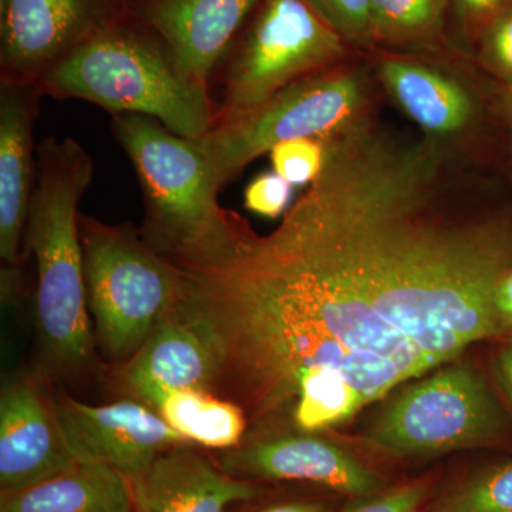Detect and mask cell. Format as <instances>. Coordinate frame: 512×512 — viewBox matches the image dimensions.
Instances as JSON below:
<instances>
[{
  "label": "cell",
  "mask_w": 512,
  "mask_h": 512,
  "mask_svg": "<svg viewBox=\"0 0 512 512\" xmlns=\"http://www.w3.org/2000/svg\"><path fill=\"white\" fill-rule=\"evenodd\" d=\"M460 225L409 158L330 151L279 227L180 268L224 346L221 387L254 423L318 433L456 356Z\"/></svg>",
  "instance_id": "6da1fadb"
},
{
  "label": "cell",
  "mask_w": 512,
  "mask_h": 512,
  "mask_svg": "<svg viewBox=\"0 0 512 512\" xmlns=\"http://www.w3.org/2000/svg\"><path fill=\"white\" fill-rule=\"evenodd\" d=\"M37 87L43 97L87 101L111 116L153 117L191 140L217 123L211 90L185 72L167 43L131 12L60 60Z\"/></svg>",
  "instance_id": "7a4b0ae2"
},
{
  "label": "cell",
  "mask_w": 512,
  "mask_h": 512,
  "mask_svg": "<svg viewBox=\"0 0 512 512\" xmlns=\"http://www.w3.org/2000/svg\"><path fill=\"white\" fill-rule=\"evenodd\" d=\"M93 174L92 157L73 138L47 137L37 147L25 256L35 259L40 342L52 365L67 373L86 369L94 353L79 227Z\"/></svg>",
  "instance_id": "3957f363"
},
{
  "label": "cell",
  "mask_w": 512,
  "mask_h": 512,
  "mask_svg": "<svg viewBox=\"0 0 512 512\" xmlns=\"http://www.w3.org/2000/svg\"><path fill=\"white\" fill-rule=\"evenodd\" d=\"M111 133L136 170L144 241L178 268L227 254L244 218L221 207L222 187L197 141L143 114H114Z\"/></svg>",
  "instance_id": "277c9868"
},
{
  "label": "cell",
  "mask_w": 512,
  "mask_h": 512,
  "mask_svg": "<svg viewBox=\"0 0 512 512\" xmlns=\"http://www.w3.org/2000/svg\"><path fill=\"white\" fill-rule=\"evenodd\" d=\"M87 306L101 350L128 362L183 291V275L130 222L106 224L80 214Z\"/></svg>",
  "instance_id": "5b68a950"
},
{
  "label": "cell",
  "mask_w": 512,
  "mask_h": 512,
  "mask_svg": "<svg viewBox=\"0 0 512 512\" xmlns=\"http://www.w3.org/2000/svg\"><path fill=\"white\" fill-rule=\"evenodd\" d=\"M348 43L305 0H261L211 79L214 127L342 64Z\"/></svg>",
  "instance_id": "8992f818"
},
{
  "label": "cell",
  "mask_w": 512,
  "mask_h": 512,
  "mask_svg": "<svg viewBox=\"0 0 512 512\" xmlns=\"http://www.w3.org/2000/svg\"><path fill=\"white\" fill-rule=\"evenodd\" d=\"M369 90L360 72L333 67L293 83L271 100L197 138L222 188L256 158L295 138H328L362 123Z\"/></svg>",
  "instance_id": "52a82bcc"
},
{
  "label": "cell",
  "mask_w": 512,
  "mask_h": 512,
  "mask_svg": "<svg viewBox=\"0 0 512 512\" xmlns=\"http://www.w3.org/2000/svg\"><path fill=\"white\" fill-rule=\"evenodd\" d=\"M505 429L503 407L474 367L457 363L404 389L369 441L392 456H427L485 446Z\"/></svg>",
  "instance_id": "ba28073f"
},
{
  "label": "cell",
  "mask_w": 512,
  "mask_h": 512,
  "mask_svg": "<svg viewBox=\"0 0 512 512\" xmlns=\"http://www.w3.org/2000/svg\"><path fill=\"white\" fill-rule=\"evenodd\" d=\"M128 12L130 0H0V83L37 84Z\"/></svg>",
  "instance_id": "9c48e42d"
},
{
  "label": "cell",
  "mask_w": 512,
  "mask_h": 512,
  "mask_svg": "<svg viewBox=\"0 0 512 512\" xmlns=\"http://www.w3.org/2000/svg\"><path fill=\"white\" fill-rule=\"evenodd\" d=\"M224 372V346L204 315L181 291L170 313L131 357L124 383L131 393L156 410L174 390L214 392Z\"/></svg>",
  "instance_id": "30bf717a"
},
{
  "label": "cell",
  "mask_w": 512,
  "mask_h": 512,
  "mask_svg": "<svg viewBox=\"0 0 512 512\" xmlns=\"http://www.w3.org/2000/svg\"><path fill=\"white\" fill-rule=\"evenodd\" d=\"M55 402L76 460L104 464L127 478L146 470L165 451L191 444L141 400L93 406L62 392Z\"/></svg>",
  "instance_id": "8fae6325"
},
{
  "label": "cell",
  "mask_w": 512,
  "mask_h": 512,
  "mask_svg": "<svg viewBox=\"0 0 512 512\" xmlns=\"http://www.w3.org/2000/svg\"><path fill=\"white\" fill-rule=\"evenodd\" d=\"M77 463L55 397L39 377H8L0 393V493L32 487Z\"/></svg>",
  "instance_id": "7c38bea8"
},
{
  "label": "cell",
  "mask_w": 512,
  "mask_h": 512,
  "mask_svg": "<svg viewBox=\"0 0 512 512\" xmlns=\"http://www.w3.org/2000/svg\"><path fill=\"white\" fill-rule=\"evenodd\" d=\"M222 470L238 478L305 481L353 498L382 493L379 474L332 441L308 431L259 437L225 450Z\"/></svg>",
  "instance_id": "4fadbf2b"
},
{
  "label": "cell",
  "mask_w": 512,
  "mask_h": 512,
  "mask_svg": "<svg viewBox=\"0 0 512 512\" xmlns=\"http://www.w3.org/2000/svg\"><path fill=\"white\" fill-rule=\"evenodd\" d=\"M37 84L0 83V258L18 266L37 184L33 130L40 114Z\"/></svg>",
  "instance_id": "5bb4252c"
},
{
  "label": "cell",
  "mask_w": 512,
  "mask_h": 512,
  "mask_svg": "<svg viewBox=\"0 0 512 512\" xmlns=\"http://www.w3.org/2000/svg\"><path fill=\"white\" fill-rule=\"evenodd\" d=\"M261 0H130V12L167 43L185 72L211 90L229 46Z\"/></svg>",
  "instance_id": "9a60e30c"
},
{
  "label": "cell",
  "mask_w": 512,
  "mask_h": 512,
  "mask_svg": "<svg viewBox=\"0 0 512 512\" xmlns=\"http://www.w3.org/2000/svg\"><path fill=\"white\" fill-rule=\"evenodd\" d=\"M128 480L133 512H225L259 494L254 484L187 446L165 451Z\"/></svg>",
  "instance_id": "2e32d148"
},
{
  "label": "cell",
  "mask_w": 512,
  "mask_h": 512,
  "mask_svg": "<svg viewBox=\"0 0 512 512\" xmlns=\"http://www.w3.org/2000/svg\"><path fill=\"white\" fill-rule=\"evenodd\" d=\"M380 76L400 109L427 133L454 136L476 119L473 96L437 70L409 60L387 59L380 64Z\"/></svg>",
  "instance_id": "e0dca14e"
},
{
  "label": "cell",
  "mask_w": 512,
  "mask_h": 512,
  "mask_svg": "<svg viewBox=\"0 0 512 512\" xmlns=\"http://www.w3.org/2000/svg\"><path fill=\"white\" fill-rule=\"evenodd\" d=\"M0 512H133L130 480L104 464L77 463L32 487L0 493Z\"/></svg>",
  "instance_id": "ac0fdd59"
},
{
  "label": "cell",
  "mask_w": 512,
  "mask_h": 512,
  "mask_svg": "<svg viewBox=\"0 0 512 512\" xmlns=\"http://www.w3.org/2000/svg\"><path fill=\"white\" fill-rule=\"evenodd\" d=\"M165 423L190 443L218 450L239 446L247 431L245 410L211 392L174 390L156 407Z\"/></svg>",
  "instance_id": "d6986e66"
},
{
  "label": "cell",
  "mask_w": 512,
  "mask_h": 512,
  "mask_svg": "<svg viewBox=\"0 0 512 512\" xmlns=\"http://www.w3.org/2000/svg\"><path fill=\"white\" fill-rule=\"evenodd\" d=\"M448 0H372L375 43L431 47L443 37Z\"/></svg>",
  "instance_id": "ffe728a7"
},
{
  "label": "cell",
  "mask_w": 512,
  "mask_h": 512,
  "mask_svg": "<svg viewBox=\"0 0 512 512\" xmlns=\"http://www.w3.org/2000/svg\"><path fill=\"white\" fill-rule=\"evenodd\" d=\"M430 512H512V463L495 467L441 498Z\"/></svg>",
  "instance_id": "44dd1931"
},
{
  "label": "cell",
  "mask_w": 512,
  "mask_h": 512,
  "mask_svg": "<svg viewBox=\"0 0 512 512\" xmlns=\"http://www.w3.org/2000/svg\"><path fill=\"white\" fill-rule=\"evenodd\" d=\"M274 173L291 185H309L325 164L326 143L320 138H295L272 148Z\"/></svg>",
  "instance_id": "7402d4cb"
},
{
  "label": "cell",
  "mask_w": 512,
  "mask_h": 512,
  "mask_svg": "<svg viewBox=\"0 0 512 512\" xmlns=\"http://www.w3.org/2000/svg\"><path fill=\"white\" fill-rule=\"evenodd\" d=\"M346 43L375 45L372 0H305Z\"/></svg>",
  "instance_id": "603a6c76"
},
{
  "label": "cell",
  "mask_w": 512,
  "mask_h": 512,
  "mask_svg": "<svg viewBox=\"0 0 512 512\" xmlns=\"http://www.w3.org/2000/svg\"><path fill=\"white\" fill-rule=\"evenodd\" d=\"M476 45L485 69L512 89V6L485 26Z\"/></svg>",
  "instance_id": "cb8c5ba5"
},
{
  "label": "cell",
  "mask_w": 512,
  "mask_h": 512,
  "mask_svg": "<svg viewBox=\"0 0 512 512\" xmlns=\"http://www.w3.org/2000/svg\"><path fill=\"white\" fill-rule=\"evenodd\" d=\"M292 187L293 185L276 173L258 175L245 188V208L272 220L281 217L289 210Z\"/></svg>",
  "instance_id": "d4e9b609"
},
{
  "label": "cell",
  "mask_w": 512,
  "mask_h": 512,
  "mask_svg": "<svg viewBox=\"0 0 512 512\" xmlns=\"http://www.w3.org/2000/svg\"><path fill=\"white\" fill-rule=\"evenodd\" d=\"M512 0H448V19H453L461 35L476 43L485 26L504 10Z\"/></svg>",
  "instance_id": "484cf974"
},
{
  "label": "cell",
  "mask_w": 512,
  "mask_h": 512,
  "mask_svg": "<svg viewBox=\"0 0 512 512\" xmlns=\"http://www.w3.org/2000/svg\"><path fill=\"white\" fill-rule=\"evenodd\" d=\"M426 494V483L406 484L372 497L356 498V503L342 512H417Z\"/></svg>",
  "instance_id": "4316f807"
},
{
  "label": "cell",
  "mask_w": 512,
  "mask_h": 512,
  "mask_svg": "<svg viewBox=\"0 0 512 512\" xmlns=\"http://www.w3.org/2000/svg\"><path fill=\"white\" fill-rule=\"evenodd\" d=\"M498 338H512V268L498 282L494 295Z\"/></svg>",
  "instance_id": "83f0119b"
},
{
  "label": "cell",
  "mask_w": 512,
  "mask_h": 512,
  "mask_svg": "<svg viewBox=\"0 0 512 512\" xmlns=\"http://www.w3.org/2000/svg\"><path fill=\"white\" fill-rule=\"evenodd\" d=\"M493 369L498 387L512 409V338L501 339L494 353Z\"/></svg>",
  "instance_id": "f1b7e54d"
},
{
  "label": "cell",
  "mask_w": 512,
  "mask_h": 512,
  "mask_svg": "<svg viewBox=\"0 0 512 512\" xmlns=\"http://www.w3.org/2000/svg\"><path fill=\"white\" fill-rule=\"evenodd\" d=\"M261 512H329L328 507L316 501H292L276 504Z\"/></svg>",
  "instance_id": "f546056e"
},
{
  "label": "cell",
  "mask_w": 512,
  "mask_h": 512,
  "mask_svg": "<svg viewBox=\"0 0 512 512\" xmlns=\"http://www.w3.org/2000/svg\"><path fill=\"white\" fill-rule=\"evenodd\" d=\"M503 107L505 114L512 123V89H505L503 94Z\"/></svg>",
  "instance_id": "4dcf8cb0"
}]
</instances>
